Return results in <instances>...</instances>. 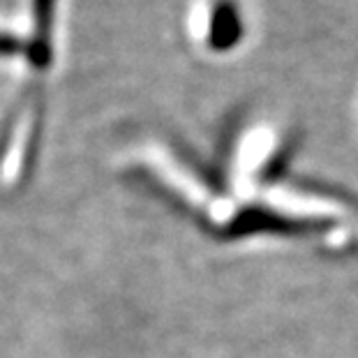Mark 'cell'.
I'll return each mask as SVG.
<instances>
[{"label": "cell", "instance_id": "obj_1", "mask_svg": "<svg viewBox=\"0 0 358 358\" xmlns=\"http://www.w3.org/2000/svg\"><path fill=\"white\" fill-rule=\"evenodd\" d=\"M63 3L65 0H26V35L21 37L26 77L0 129V178L10 185L26 178L40 150L47 83L56 63Z\"/></svg>", "mask_w": 358, "mask_h": 358}, {"label": "cell", "instance_id": "obj_2", "mask_svg": "<svg viewBox=\"0 0 358 358\" xmlns=\"http://www.w3.org/2000/svg\"><path fill=\"white\" fill-rule=\"evenodd\" d=\"M208 19L210 26L206 30V37H208L210 47H224L227 42H238V37L243 33L241 28V14L234 7H227L222 0H215L208 10Z\"/></svg>", "mask_w": 358, "mask_h": 358}, {"label": "cell", "instance_id": "obj_3", "mask_svg": "<svg viewBox=\"0 0 358 358\" xmlns=\"http://www.w3.org/2000/svg\"><path fill=\"white\" fill-rule=\"evenodd\" d=\"M21 53H24V47H21L19 37L0 30V58H21Z\"/></svg>", "mask_w": 358, "mask_h": 358}]
</instances>
